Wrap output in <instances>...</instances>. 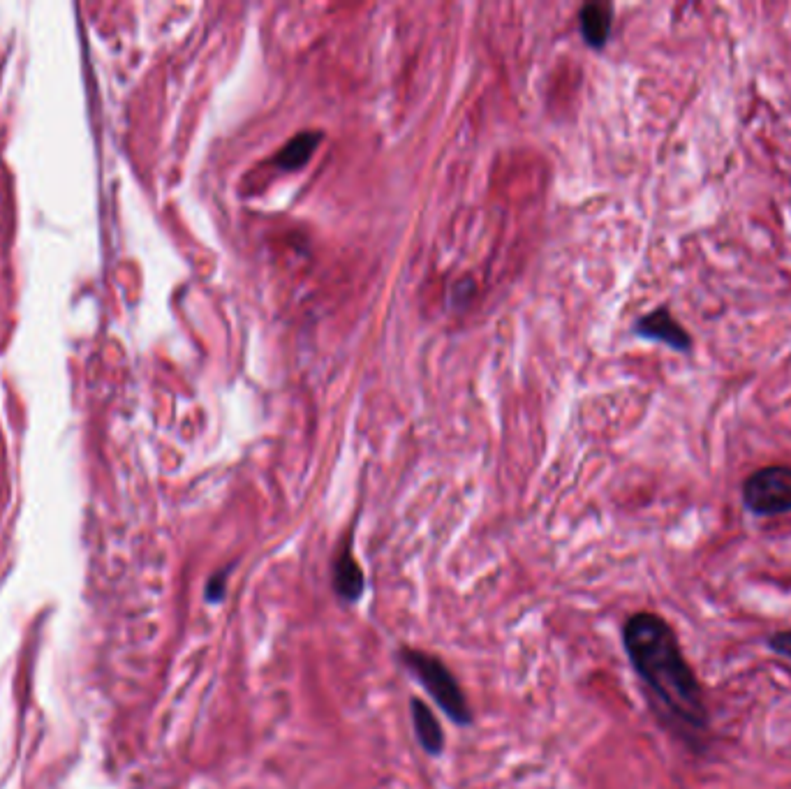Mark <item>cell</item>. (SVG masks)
<instances>
[{
  "label": "cell",
  "instance_id": "obj_7",
  "mask_svg": "<svg viewBox=\"0 0 791 789\" xmlns=\"http://www.w3.org/2000/svg\"><path fill=\"white\" fill-rule=\"evenodd\" d=\"M579 24L583 40L590 47H604L611 33V7L606 3H588L579 14Z\"/></svg>",
  "mask_w": 791,
  "mask_h": 789
},
{
  "label": "cell",
  "instance_id": "obj_9",
  "mask_svg": "<svg viewBox=\"0 0 791 789\" xmlns=\"http://www.w3.org/2000/svg\"><path fill=\"white\" fill-rule=\"evenodd\" d=\"M227 577H229V567L220 570L218 574H213L209 579V586H206V600L218 604L227 595Z\"/></svg>",
  "mask_w": 791,
  "mask_h": 789
},
{
  "label": "cell",
  "instance_id": "obj_6",
  "mask_svg": "<svg viewBox=\"0 0 791 789\" xmlns=\"http://www.w3.org/2000/svg\"><path fill=\"white\" fill-rule=\"evenodd\" d=\"M412 711V722H415V734L428 755H440L442 748H445V734H442V727L438 718H435L433 711L421 702V699H412L410 702Z\"/></svg>",
  "mask_w": 791,
  "mask_h": 789
},
{
  "label": "cell",
  "instance_id": "obj_1",
  "mask_svg": "<svg viewBox=\"0 0 791 789\" xmlns=\"http://www.w3.org/2000/svg\"><path fill=\"white\" fill-rule=\"evenodd\" d=\"M623 644L634 671L671 718L692 729H706L704 692L680 651L676 632L662 616L634 614L623 628Z\"/></svg>",
  "mask_w": 791,
  "mask_h": 789
},
{
  "label": "cell",
  "instance_id": "obj_10",
  "mask_svg": "<svg viewBox=\"0 0 791 789\" xmlns=\"http://www.w3.org/2000/svg\"><path fill=\"white\" fill-rule=\"evenodd\" d=\"M768 646H771L773 653L782 655V658L791 660V630L787 632H775L771 639H768Z\"/></svg>",
  "mask_w": 791,
  "mask_h": 789
},
{
  "label": "cell",
  "instance_id": "obj_8",
  "mask_svg": "<svg viewBox=\"0 0 791 789\" xmlns=\"http://www.w3.org/2000/svg\"><path fill=\"white\" fill-rule=\"evenodd\" d=\"M320 142H322V132H299L297 137H292L290 142L278 151V156L273 158V162H276L280 169L294 172V169H301L306 165Z\"/></svg>",
  "mask_w": 791,
  "mask_h": 789
},
{
  "label": "cell",
  "instance_id": "obj_5",
  "mask_svg": "<svg viewBox=\"0 0 791 789\" xmlns=\"http://www.w3.org/2000/svg\"><path fill=\"white\" fill-rule=\"evenodd\" d=\"M637 331L646 338H655V341H662L671 345L676 350H687L690 348V338H687L685 329L671 317L667 311H655L637 324Z\"/></svg>",
  "mask_w": 791,
  "mask_h": 789
},
{
  "label": "cell",
  "instance_id": "obj_4",
  "mask_svg": "<svg viewBox=\"0 0 791 789\" xmlns=\"http://www.w3.org/2000/svg\"><path fill=\"white\" fill-rule=\"evenodd\" d=\"M331 581H334V591L343 602H357L364 595L366 577L357 560L352 556L350 544H343L338 549L334 558V567H331Z\"/></svg>",
  "mask_w": 791,
  "mask_h": 789
},
{
  "label": "cell",
  "instance_id": "obj_3",
  "mask_svg": "<svg viewBox=\"0 0 791 789\" xmlns=\"http://www.w3.org/2000/svg\"><path fill=\"white\" fill-rule=\"evenodd\" d=\"M748 510L759 516L791 512V468L768 466L748 477L743 486Z\"/></svg>",
  "mask_w": 791,
  "mask_h": 789
},
{
  "label": "cell",
  "instance_id": "obj_2",
  "mask_svg": "<svg viewBox=\"0 0 791 789\" xmlns=\"http://www.w3.org/2000/svg\"><path fill=\"white\" fill-rule=\"evenodd\" d=\"M401 660L415 674L417 681L424 685V690L435 699V704L452 718L456 725H470L472 711L468 699H465L461 685L454 678L452 671L447 669L445 662L435 655H428L417 648H403Z\"/></svg>",
  "mask_w": 791,
  "mask_h": 789
}]
</instances>
